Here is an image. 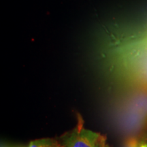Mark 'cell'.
<instances>
[{
    "label": "cell",
    "instance_id": "6da1fadb",
    "mask_svg": "<svg viewBox=\"0 0 147 147\" xmlns=\"http://www.w3.org/2000/svg\"><path fill=\"white\" fill-rule=\"evenodd\" d=\"M64 147H104L106 138L100 134L83 127L80 123L63 137Z\"/></svg>",
    "mask_w": 147,
    "mask_h": 147
},
{
    "label": "cell",
    "instance_id": "7a4b0ae2",
    "mask_svg": "<svg viewBox=\"0 0 147 147\" xmlns=\"http://www.w3.org/2000/svg\"><path fill=\"white\" fill-rule=\"evenodd\" d=\"M53 142V140L49 138L38 139L31 141L27 147H51Z\"/></svg>",
    "mask_w": 147,
    "mask_h": 147
},
{
    "label": "cell",
    "instance_id": "3957f363",
    "mask_svg": "<svg viewBox=\"0 0 147 147\" xmlns=\"http://www.w3.org/2000/svg\"><path fill=\"white\" fill-rule=\"evenodd\" d=\"M140 142L135 138H129L125 143L123 147H138Z\"/></svg>",
    "mask_w": 147,
    "mask_h": 147
},
{
    "label": "cell",
    "instance_id": "277c9868",
    "mask_svg": "<svg viewBox=\"0 0 147 147\" xmlns=\"http://www.w3.org/2000/svg\"><path fill=\"white\" fill-rule=\"evenodd\" d=\"M51 147H64V146H63V145L62 146V145L59 142H57V141L54 140V142H53Z\"/></svg>",
    "mask_w": 147,
    "mask_h": 147
},
{
    "label": "cell",
    "instance_id": "5b68a950",
    "mask_svg": "<svg viewBox=\"0 0 147 147\" xmlns=\"http://www.w3.org/2000/svg\"><path fill=\"white\" fill-rule=\"evenodd\" d=\"M138 147H147V140H142L140 142Z\"/></svg>",
    "mask_w": 147,
    "mask_h": 147
},
{
    "label": "cell",
    "instance_id": "8992f818",
    "mask_svg": "<svg viewBox=\"0 0 147 147\" xmlns=\"http://www.w3.org/2000/svg\"><path fill=\"white\" fill-rule=\"evenodd\" d=\"M1 147H12V146H9V145H6V144H3V145H1Z\"/></svg>",
    "mask_w": 147,
    "mask_h": 147
},
{
    "label": "cell",
    "instance_id": "52a82bcc",
    "mask_svg": "<svg viewBox=\"0 0 147 147\" xmlns=\"http://www.w3.org/2000/svg\"><path fill=\"white\" fill-rule=\"evenodd\" d=\"M104 147H109V146H108V145L107 144H106L105 146H104Z\"/></svg>",
    "mask_w": 147,
    "mask_h": 147
},
{
    "label": "cell",
    "instance_id": "ba28073f",
    "mask_svg": "<svg viewBox=\"0 0 147 147\" xmlns=\"http://www.w3.org/2000/svg\"><path fill=\"white\" fill-rule=\"evenodd\" d=\"M18 147H26V146H18Z\"/></svg>",
    "mask_w": 147,
    "mask_h": 147
}]
</instances>
